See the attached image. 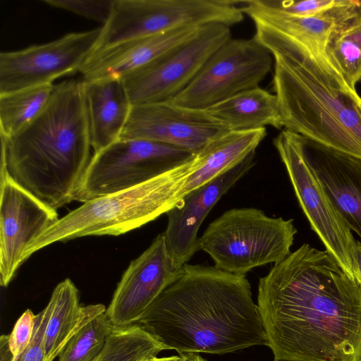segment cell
I'll return each mask as SVG.
<instances>
[{"label": "cell", "instance_id": "obj_24", "mask_svg": "<svg viewBox=\"0 0 361 361\" xmlns=\"http://www.w3.org/2000/svg\"><path fill=\"white\" fill-rule=\"evenodd\" d=\"M51 83L0 94V132L9 137L32 121L52 93Z\"/></svg>", "mask_w": 361, "mask_h": 361}, {"label": "cell", "instance_id": "obj_9", "mask_svg": "<svg viewBox=\"0 0 361 361\" xmlns=\"http://www.w3.org/2000/svg\"><path fill=\"white\" fill-rule=\"evenodd\" d=\"M196 153L166 143L119 139L94 153L75 200L85 202L145 183Z\"/></svg>", "mask_w": 361, "mask_h": 361}, {"label": "cell", "instance_id": "obj_5", "mask_svg": "<svg viewBox=\"0 0 361 361\" xmlns=\"http://www.w3.org/2000/svg\"><path fill=\"white\" fill-rule=\"evenodd\" d=\"M200 164V156L196 153L186 162L145 183L84 202L33 240L23 261L54 243L90 235H119L154 221L180 201L185 183Z\"/></svg>", "mask_w": 361, "mask_h": 361}, {"label": "cell", "instance_id": "obj_14", "mask_svg": "<svg viewBox=\"0 0 361 361\" xmlns=\"http://www.w3.org/2000/svg\"><path fill=\"white\" fill-rule=\"evenodd\" d=\"M229 131L204 110L165 102L133 105L120 139L155 141L197 153Z\"/></svg>", "mask_w": 361, "mask_h": 361}, {"label": "cell", "instance_id": "obj_1", "mask_svg": "<svg viewBox=\"0 0 361 361\" xmlns=\"http://www.w3.org/2000/svg\"><path fill=\"white\" fill-rule=\"evenodd\" d=\"M276 361H361V288L326 251L302 244L259 279Z\"/></svg>", "mask_w": 361, "mask_h": 361}, {"label": "cell", "instance_id": "obj_20", "mask_svg": "<svg viewBox=\"0 0 361 361\" xmlns=\"http://www.w3.org/2000/svg\"><path fill=\"white\" fill-rule=\"evenodd\" d=\"M90 137L94 153L120 139L132 104L121 78L83 80Z\"/></svg>", "mask_w": 361, "mask_h": 361}, {"label": "cell", "instance_id": "obj_32", "mask_svg": "<svg viewBox=\"0 0 361 361\" xmlns=\"http://www.w3.org/2000/svg\"><path fill=\"white\" fill-rule=\"evenodd\" d=\"M337 29L361 46V1H358L345 20L339 23Z\"/></svg>", "mask_w": 361, "mask_h": 361}, {"label": "cell", "instance_id": "obj_6", "mask_svg": "<svg viewBox=\"0 0 361 361\" xmlns=\"http://www.w3.org/2000/svg\"><path fill=\"white\" fill-rule=\"evenodd\" d=\"M296 233L293 219L270 217L254 207L235 208L210 223L199 246L215 267L245 275L257 267L283 260Z\"/></svg>", "mask_w": 361, "mask_h": 361}, {"label": "cell", "instance_id": "obj_16", "mask_svg": "<svg viewBox=\"0 0 361 361\" xmlns=\"http://www.w3.org/2000/svg\"><path fill=\"white\" fill-rule=\"evenodd\" d=\"M255 154L189 192L166 212L168 223L162 234L175 269H182L200 250L197 233L200 226L221 197L253 166Z\"/></svg>", "mask_w": 361, "mask_h": 361}, {"label": "cell", "instance_id": "obj_28", "mask_svg": "<svg viewBox=\"0 0 361 361\" xmlns=\"http://www.w3.org/2000/svg\"><path fill=\"white\" fill-rule=\"evenodd\" d=\"M264 6L283 13L312 16L328 13L341 5L343 0H259Z\"/></svg>", "mask_w": 361, "mask_h": 361}, {"label": "cell", "instance_id": "obj_35", "mask_svg": "<svg viewBox=\"0 0 361 361\" xmlns=\"http://www.w3.org/2000/svg\"><path fill=\"white\" fill-rule=\"evenodd\" d=\"M181 355L183 356L184 361H207L197 353H185Z\"/></svg>", "mask_w": 361, "mask_h": 361}, {"label": "cell", "instance_id": "obj_21", "mask_svg": "<svg viewBox=\"0 0 361 361\" xmlns=\"http://www.w3.org/2000/svg\"><path fill=\"white\" fill-rule=\"evenodd\" d=\"M49 301L52 307L44 342L47 361H53L83 325L106 308L102 304L80 306L78 289L69 279L55 287Z\"/></svg>", "mask_w": 361, "mask_h": 361}, {"label": "cell", "instance_id": "obj_19", "mask_svg": "<svg viewBox=\"0 0 361 361\" xmlns=\"http://www.w3.org/2000/svg\"><path fill=\"white\" fill-rule=\"evenodd\" d=\"M201 27L176 29L102 49L91 54L80 73L85 81L106 78H121L188 42L198 33Z\"/></svg>", "mask_w": 361, "mask_h": 361}, {"label": "cell", "instance_id": "obj_13", "mask_svg": "<svg viewBox=\"0 0 361 361\" xmlns=\"http://www.w3.org/2000/svg\"><path fill=\"white\" fill-rule=\"evenodd\" d=\"M0 283L7 287L24 262L27 247L59 220L47 206L15 182L1 167Z\"/></svg>", "mask_w": 361, "mask_h": 361}, {"label": "cell", "instance_id": "obj_29", "mask_svg": "<svg viewBox=\"0 0 361 361\" xmlns=\"http://www.w3.org/2000/svg\"><path fill=\"white\" fill-rule=\"evenodd\" d=\"M114 0H44V3L67 10L104 25L108 20Z\"/></svg>", "mask_w": 361, "mask_h": 361}, {"label": "cell", "instance_id": "obj_30", "mask_svg": "<svg viewBox=\"0 0 361 361\" xmlns=\"http://www.w3.org/2000/svg\"><path fill=\"white\" fill-rule=\"evenodd\" d=\"M51 302L35 314V324L32 341L25 352L14 361H47L45 349V331L51 311Z\"/></svg>", "mask_w": 361, "mask_h": 361}, {"label": "cell", "instance_id": "obj_22", "mask_svg": "<svg viewBox=\"0 0 361 361\" xmlns=\"http://www.w3.org/2000/svg\"><path fill=\"white\" fill-rule=\"evenodd\" d=\"M266 135L265 128L229 131L210 141L198 152L201 164L185 183L180 199L255 154Z\"/></svg>", "mask_w": 361, "mask_h": 361}, {"label": "cell", "instance_id": "obj_3", "mask_svg": "<svg viewBox=\"0 0 361 361\" xmlns=\"http://www.w3.org/2000/svg\"><path fill=\"white\" fill-rule=\"evenodd\" d=\"M1 167L47 206L75 200L90 162L83 80L54 85L40 114L9 137L1 134Z\"/></svg>", "mask_w": 361, "mask_h": 361}, {"label": "cell", "instance_id": "obj_2", "mask_svg": "<svg viewBox=\"0 0 361 361\" xmlns=\"http://www.w3.org/2000/svg\"><path fill=\"white\" fill-rule=\"evenodd\" d=\"M135 324L179 355H221L268 344L245 275L214 266L185 264Z\"/></svg>", "mask_w": 361, "mask_h": 361}, {"label": "cell", "instance_id": "obj_12", "mask_svg": "<svg viewBox=\"0 0 361 361\" xmlns=\"http://www.w3.org/2000/svg\"><path fill=\"white\" fill-rule=\"evenodd\" d=\"M102 27L69 33L46 44L0 54V94L52 84L58 78L80 72L94 52Z\"/></svg>", "mask_w": 361, "mask_h": 361}, {"label": "cell", "instance_id": "obj_17", "mask_svg": "<svg viewBox=\"0 0 361 361\" xmlns=\"http://www.w3.org/2000/svg\"><path fill=\"white\" fill-rule=\"evenodd\" d=\"M243 13L255 25V39L266 42H286L326 51L338 25L356 1L343 0L331 11L312 16H290L263 5L259 0L239 1Z\"/></svg>", "mask_w": 361, "mask_h": 361}, {"label": "cell", "instance_id": "obj_4", "mask_svg": "<svg viewBox=\"0 0 361 361\" xmlns=\"http://www.w3.org/2000/svg\"><path fill=\"white\" fill-rule=\"evenodd\" d=\"M263 46L274 60L273 89L283 126L361 159V97L326 51L286 42Z\"/></svg>", "mask_w": 361, "mask_h": 361}, {"label": "cell", "instance_id": "obj_15", "mask_svg": "<svg viewBox=\"0 0 361 361\" xmlns=\"http://www.w3.org/2000/svg\"><path fill=\"white\" fill-rule=\"evenodd\" d=\"M181 271L173 267L164 235L159 234L122 275L106 310L111 324L114 327L134 325Z\"/></svg>", "mask_w": 361, "mask_h": 361}, {"label": "cell", "instance_id": "obj_37", "mask_svg": "<svg viewBox=\"0 0 361 361\" xmlns=\"http://www.w3.org/2000/svg\"><path fill=\"white\" fill-rule=\"evenodd\" d=\"M274 361H276V360H274Z\"/></svg>", "mask_w": 361, "mask_h": 361}, {"label": "cell", "instance_id": "obj_31", "mask_svg": "<svg viewBox=\"0 0 361 361\" xmlns=\"http://www.w3.org/2000/svg\"><path fill=\"white\" fill-rule=\"evenodd\" d=\"M35 314L27 309L16 321L8 335V345L16 359L29 346L34 334Z\"/></svg>", "mask_w": 361, "mask_h": 361}, {"label": "cell", "instance_id": "obj_23", "mask_svg": "<svg viewBox=\"0 0 361 361\" xmlns=\"http://www.w3.org/2000/svg\"><path fill=\"white\" fill-rule=\"evenodd\" d=\"M231 131L283 128L278 99L259 86L238 93L204 110Z\"/></svg>", "mask_w": 361, "mask_h": 361}, {"label": "cell", "instance_id": "obj_7", "mask_svg": "<svg viewBox=\"0 0 361 361\" xmlns=\"http://www.w3.org/2000/svg\"><path fill=\"white\" fill-rule=\"evenodd\" d=\"M237 4L233 0H114L93 53L183 27L211 23L230 27L244 19Z\"/></svg>", "mask_w": 361, "mask_h": 361}, {"label": "cell", "instance_id": "obj_26", "mask_svg": "<svg viewBox=\"0 0 361 361\" xmlns=\"http://www.w3.org/2000/svg\"><path fill=\"white\" fill-rule=\"evenodd\" d=\"M113 328L106 312L99 314L73 335L58 361H94L102 353Z\"/></svg>", "mask_w": 361, "mask_h": 361}, {"label": "cell", "instance_id": "obj_36", "mask_svg": "<svg viewBox=\"0 0 361 361\" xmlns=\"http://www.w3.org/2000/svg\"><path fill=\"white\" fill-rule=\"evenodd\" d=\"M147 361H184L183 356L180 355L179 356H171V357H154Z\"/></svg>", "mask_w": 361, "mask_h": 361}, {"label": "cell", "instance_id": "obj_27", "mask_svg": "<svg viewBox=\"0 0 361 361\" xmlns=\"http://www.w3.org/2000/svg\"><path fill=\"white\" fill-rule=\"evenodd\" d=\"M326 54L348 85L355 90L361 80V46L336 27Z\"/></svg>", "mask_w": 361, "mask_h": 361}, {"label": "cell", "instance_id": "obj_25", "mask_svg": "<svg viewBox=\"0 0 361 361\" xmlns=\"http://www.w3.org/2000/svg\"><path fill=\"white\" fill-rule=\"evenodd\" d=\"M164 350L158 341L137 325L114 326L102 353L94 361H147Z\"/></svg>", "mask_w": 361, "mask_h": 361}, {"label": "cell", "instance_id": "obj_33", "mask_svg": "<svg viewBox=\"0 0 361 361\" xmlns=\"http://www.w3.org/2000/svg\"><path fill=\"white\" fill-rule=\"evenodd\" d=\"M8 336L3 334L0 338V361H14V356L8 345Z\"/></svg>", "mask_w": 361, "mask_h": 361}, {"label": "cell", "instance_id": "obj_10", "mask_svg": "<svg viewBox=\"0 0 361 361\" xmlns=\"http://www.w3.org/2000/svg\"><path fill=\"white\" fill-rule=\"evenodd\" d=\"M270 51L252 39H229L204 63L189 85L169 102L205 110L238 93L258 87L271 71Z\"/></svg>", "mask_w": 361, "mask_h": 361}, {"label": "cell", "instance_id": "obj_34", "mask_svg": "<svg viewBox=\"0 0 361 361\" xmlns=\"http://www.w3.org/2000/svg\"><path fill=\"white\" fill-rule=\"evenodd\" d=\"M357 276L355 279L357 283L361 288V242L357 240Z\"/></svg>", "mask_w": 361, "mask_h": 361}, {"label": "cell", "instance_id": "obj_8", "mask_svg": "<svg viewBox=\"0 0 361 361\" xmlns=\"http://www.w3.org/2000/svg\"><path fill=\"white\" fill-rule=\"evenodd\" d=\"M273 142L312 229L326 250L355 280L358 271L357 240L309 162L304 137L285 128Z\"/></svg>", "mask_w": 361, "mask_h": 361}, {"label": "cell", "instance_id": "obj_18", "mask_svg": "<svg viewBox=\"0 0 361 361\" xmlns=\"http://www.w3.org/2000/svg\"><path fill=\"white\" fill-rule=\"evenodd\" d=\"M306 157L347 225L361 239V159L304 137Z\"/></svg>", "mask_w": 361, "mask_h": 361}, {"label": "cell", "instance_id": "obj_11", "mask_svg": "<svg viewBox=\"0 0 361 361\" xmlns=\"http://www.w3.org/2000/svg\"><path fill=\"white\" fill-rule=\"evenodd\" d=\"M231 39L229 26L205 25L188 42L123 75L121 79L132 105L170 102Z\"/></svg>", "mask_w": 361, "mask_h": 361}]
</instances>
